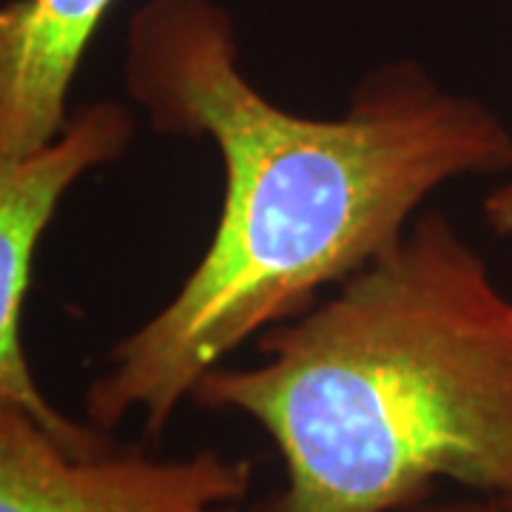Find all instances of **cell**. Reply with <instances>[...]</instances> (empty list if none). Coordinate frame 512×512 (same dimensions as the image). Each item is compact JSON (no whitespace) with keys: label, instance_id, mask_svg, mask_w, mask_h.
I'll list each match as a JSON object with an SVG mask.
<instances>
[{"label":"cell","instance_id":"cell-4","mask_svg":"<svg viewBox=\"0 0 512 512\" xmlns=\"http://www.w3.org/2000/svg\"><path fill=\"white\" fill-rule=\"evenodd\" d=\"M251 458L197 450L157 458L140 447L74 453L0 399V512H245Z\"/></svg>","mask_w":512,"mask_h":512},{"label":"cell","instance_id":"cell-2","mask_svg":"<svg viewBox=\"0 0 512 512\" xmlns=\"http://www.w3.org/2000/svg\"><path fill=\"white\" fill-rule=\"evenodd\" d=\"M256 348L191 396L274 441L285 487L248 512H402L439 481L512 501V296L441 211Z\"/></svg>","mask_w":512,"mask_h":512},{"label":"cell","instance_id":"cell-7","mask_svg":"<svg viewBox=\"0 0 512 512\" xmlns=\"http://www.w3.org/2000/svg\"><path fill=\"white\" fill-rule=\"evenodd\" d=\"M402 512H512V501L493 498V495H473V498H456V501H436L427 498Z\"/></svg>","mask_w":512,"mask_h":512},{"label":"cell","instance_id":"cell-1","mask_svg":"<svg viewBox=\"0 0 512 512\" xmlns=\"http://www.w3.org/2000/svg\"><path fill=\"white\" fill-rule=\"evenodd\" d=\"M123 77L154 131L214 143L225 185L197 268L86 387L103 433L140 413L163 436L208 370L390 251L441 185L512 171V128L410 60L367 74L339 117L276 106L214 0L140 6Z\"/></svg>","mask_w":512,"mask_h":512},{"label":"cell","instance_id":"cell-6","mask_svg":"<svg viewBox=\"0 0 512 512\" xmlns=\"http://www.w3.org/2000/svg\"><path fill=\"white\" fill-rule=\"evenodd\" d=\"M481 211H484V222L490 225L495 237L512 242V177L501 185H495L493 191L484 197Z\"/></svg>","mask_w":512,"mask_h":512},{"label":"cell","instance_id":"cell-5","mask_svg":"<svg viewBox=\"0 0 512 512\" xmlns=\"http://www.w3.org/2000/svg\"><path fill=\"white\" fill-rule=\"evenodd\" d=\"M114 3H0V154H35L60 137L74 77Z\"/></svg>","mask_w":512,"mask_h":512},{"label":"cell","instance_id":"cell-3","mask_svg":"<svg viewBox=\"0 0 512 512\" xmlns=\"http://www.w3.org/2000/svg\"><path fill=\"white\" fill-rule=\"evenodd\" d=\"M134 114L114 100L80 106L55 143L35 154H0V399L29 413L74 453L114 447L109 433L69 419L37 384L23 348V308L37 245L72 185L94 168L117 163L134 140Z\"/></svg>","mask_w":512,"mask_h":512}]
</instances>
